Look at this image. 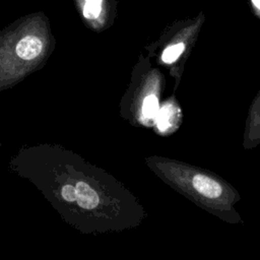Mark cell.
<instances>
[{"instance_id": "obj_6", "label": "cell", "mask_w": 260, "mask_h": 260, "mask_svg": "<svg viewBox=\"0 0 260 260\" xmlns=\"http://www.w3.org/2000/svg\"><path fill=\"white\" fill-rule=\"evenodd\" d=\"M184 50H185V45L183 43H178L176 45L170 46L167 49H165V51L162 52L161 60L165 63H173L180 57V55L184 52Z\"/></svg>"}, {"instance_id": "obj_9", "label": "cell", "mask_w": 260, "mask_h": 260, "mask_svg": "<svg viewBox=\"0 0 260 260\" xmlns=\"http://www.w3.org/2000/svg\"><path fill=\"white\" fill-rule=\"evenodd\" d=\"M252 2H253V4H254L257 8L260 9V0H252Z\"/></svg>"}, {"instance_id": "obj_8", "label": "cell", "mask_w": 260, "mask_h": 260, "mask_svg": "<svg viewBox=\"0 0 260 260\" xmlns=\"http://www.w3.org/2000/svg\"><path fill=\"white\" fill-rule=\"evenodd\" d=\"M61 196L65 201L73 202L76 200V190L71 184H65L61 189Z\"/></svg>"}, {"instance_id": "obj_5", "label": "cell", "mask_w": 260, "mask_h": 260, "mask_svg": "<svg viewBox=\"0 0 260 260\" xmlns=\"http://www.w3.org/2000/svg\"><path fill=\"white\" fill-rule=\"evenodd\" d=\"M175 121V108L171 105H166L161 109L158 110L155 122L157 128L165 132L168 129H170Z\"/></svg>"}, {"instance_id": "obj_7", "label": "cell", "mask_w": 260, "mask_h": 260, "mask_svg": "<svg viewBox=\"0 0 260 260\" xmlns=\"http://www.w3.org/2000/svg\"><path fill=\"white\" fill-rule=\"evenodd\" d=\"M102 10V0H85L83 15L88 19L96 18Z\"/></svg>"}, {"instance_id": "obj_4", "label": "cell", "mask_w": 260, "mask_h": 260, "mask_svg": "<svg viewBox=\"0 0 260 260\" xmlns=\"http://www.w3.org/2000/svg\"><path fill=\"white\" fill-rule=\"evenodd\" d=\"M159 110L158 100L154 94H149L144 98L141 108V116L145 123L154 122Z\"/></svg>"}, {"instance_id": "obj_2", "label": "cell", "mask_w": 260, "mask_h": 260, "mask_svg": "<svg viewBox=\"0 0 260 260\" xmlns=\"http://www.w3.org/2000/svg\"><path fill=\"white\" fill-rule=\"evenodd\" d=\"M42 41L36 36H26L16 45L15 52L23 60H31L38 57L42 51Z\"/></svg>"}, {"instance_id": "obj_1", "label": "cell", "mask_w": 260, "mask_h": 260, "mask_svg": "<svg viewBox=\"0 0 260 260\" xmlns=\"http://www.w3.org/2000/svg\"><path fill=\"white\" fill-rule=\"evenodd\" d=\"M192 184L194 189L205 198L217 199L223 193L221 185L217 181L205 175L198 174L194 176Z\"/></svg>"}, {"instance_id": "obj_3", "label": "cell", "mask_w": 260, "mask_h": 260, "mask_svg": "<svg viewBox=\"0 0 260 260\" xmlns=\"http://www.w3.org/2000/svg\"><path fill=\"white\" fill-rule=\"evenodd\" d=\"M76 201L81 208L92 209L99 204L98 193L85 182H78L75 186Z\"/></svg>"}]
</instances>
